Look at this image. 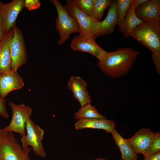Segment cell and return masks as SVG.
<instances>
[{
	"instance_id": "10",
	"label": "cell",
	"mask_w": 160,
	"mask_h": 160,
	"mask_svg": "<svg viewBox=\"0 0 160 160\" xmlns=\"http://www.w3.org/2000/svg\"><path fill=\"white\" fill-rule=\"evenodd\" d=\"M24 0H13L7 4L1 3L0 13L4 33L12 29L16 19L24 7Z\"/></svg>"
},
{
	"instance_id": "21",
	"label": "cell",
	"mask_w": 160,
	"mask_h": 160,
	"mask_svg": "<svg viewBox=\"0 0 160 160\" xmlns=\"http://www.w3.org/2000/svg\"><path fill=\"white\" fill-rule=\"evenodd\" d=\"M112 1L110 0H94L91 17L94 21H100L105 10Z\"/></svg>"
},
{
	"instance_id": "13",
	"label": "cell",
	"mask_w": 160,
	"mask_h": 160,
	"mask_svg": "<svg viewBox=\"0 0 160 160\" xmlns=\"http://www.w3.org/2000/svg\"><path fill=\"white\" fill-rule=\"evenodd\" d=\"M24 85L22 77L12 69L0 73V95L3 98L12 91L21 89Z\"/></svg>"
},
{
	"instance_id": "23",
	"label": "cell",
	"mask_w": 160,
	"mask_h": 160,
	"mask_svg": "<svg viewBox=\"0 0 160 160\" xmlns=\"http://www.w3.org/2000/svg\"><path fill=\"white\" fill-rule=\"evenodd\" d=\"M160 150V133H154L151 142L147 149L144 156V158L155 153Z\"/></svg>"
},
{
	"instance_id": "12",
	"label": "cell",
	"mask_w": 160,
	"mask_h": 160,
	"mask_svg": "<svg viewBox=\"0 0 160 160\" xmlns=\"http://www.w3.org/2000/svg\"><path fill=\"white\" fill-rule=\"evenodd\" d=\"M118 23L116 0L112 1L109 6L107 15L105 19L95 21L93 32L95 37L104 36L114 32L115 26Z\"/></svg>"
},
{
	"instance_id": "9",
	"label": "cell",
	"mask_w": 160,
	"mask_h": 160,
	"mask_svg": "<svg viewBox=\"0 0 160 160\" xmlns=\"http://www.w3.org/2000/svg\"><path fill=\"white\" fill-rule=\"evenodd\" d=\"M64 7L68 14L77 21L80 28L79 35L82 37H92L95 39L93 32L95 21L92 17L80 10L72 0H67Z\"/></svg>"
},
{
	"instance_id": "28",
	"label": "cell",
	"mask_w": 160,
	"mask_h": 160,
	"mask_svg": "<svg viewBox=\"0 0 160 160\" xmlns=\"http://www.w3.org/2000/svg\"><path fill=\"white\" fill-rule=\"evenodd\" d=\"M144 160H160V151L145 157Z\"/></svg>"
},
{
	"instance_id": "3",
	"label": "cell",
	"mask_w": 160,
	"mask_h": 160,
	"mask_svg": "<svg viewBox=\"0 0 160 160\" xmlns=\"http://www.w3.org/2000/svg\"><path fill=\"white\" fill-rule=\"evenodd\" d=\"M49 1L55 5L57 10L58 17L56 19V28L60 34L58 45L63 44L69 38L72 33H79L80 28L76 19L71 17L65 8L57 0Z\"/></svg>"
},
{
	"instance_id": "25",
	"label": "cell",
	"mask_w": 160,
	"mask_h": 160,
	"mask_svg": "<svg viewBox=\"0 0 160 160\" xmlns=\"http://www.w3.org/2000/svg\"><path fill=\"white\" fill-rule=\"evenodd\" d=\"M41 5V3L39 0H25L24 7L30 11L38 9Z\"/></svg>"
},
{
	"instance_id": "4",
	"label": "cell",
	"mask_w": 160,
	"mask_h": 160,
	"mask_svg": "<svg viewBox=\"0 0 160 160\" xmlns=\"http://www.w3.org/2000/svg\"><path fill=\"white\" fill-rule=\"evenodd\" d=\"M130 37L144 45L152 54H160V29L143 23L136 27Z\"/></svg>"
},
{
	"instance_id": "5",
	"label": "cell",
	"mask_w": 160,
	"mask_h": 160,
	"mask_svg": "<svg viewBox=\"0 0 160 160\" xmlns=\"http://www.w3.org/2000/svg\"><path fill=\"white\" fill-rule=\"evenodd\" d=\"M12 111V119L9 124L3 128L7 132L18 133L23 137L26 135L25 123L31 119L33 109L24 103L17 104L12 102L9 103Z\"/></svg>"
},
{
	"instance_id": "30",
	"label": "cell",
	"mask_w": 160,
	"mask_h": 160,
	"mask_svg": "<svg viewBox=\"0 0 160 160\" xmlns=\"http://www.w3.org/2000/svg\"><path fill=\"white\" fill-rule=\"evenodd\" d=\"M147 0H134L133 2L135 8L136 9L137 7L141 4L143 3Z\"/></svg>"
},
{
	"instance_id": "22",
	"label": "cell",
	"mask_w": 160,
	"mask_h": 160,
	"mask_svg": "<svg viewBox=\"0 0 160 160\" xmlns=\"http://www.w3.org/2000/svg\"><path fill=\"white\" fill-rule=\"evenodd\" d=\"M134 0H116L118 23L124 18Z\"/></svg>"
},
{
	"instance_id": "27",
	"label": "cell",
	"mask_w": 160,
	"mask_h": 160,
	"mask_svg": "<svg viewBox=\"0 0 160 160\" xmlns=\"http://www.w3.org/2000/svg\"><path fill=\"white\" fill-rule=\"evenodd\" d=\"M152 57L157 72L159 74L160 73V54H152Z\"/></svg>"
},
{
	"instance_id": "31",
	"label": "cell",
	"mask_w": 160,
	"mask_h": 160,
	"mask_svg": "<svg viewBox=\"0 0 160 160\" xmlns=\"http://www.w3.org/2000/svg\"><path fill=\"white\" fill-rule=\"evenodd\" d=\"M95 160H107L105 159L100 158L96 159Z\"/></svg>"
},
{
	"instance_id": "29",
	"label": "cell",
	"mask_w": 160,
	"mask_h": 160,
	"mask_svg": "<svg viewBox=\"0 0 160 160\" xmlns=\"http://www.w3.org/2000/svg\"><path fill=\"white\" fill-rule=\"evenodd\" d=\"M4 34L2 26V18L0 13V42Z\"/></svg>"
},
{
	"instance_id": "14",
	"label": "cell",
	"mask_w": 160,
	"mask_h": 160,
	"mask_svg": "<svg viewBox=\"0 0 160 160\" xmlns=\"http://www.w3.org/2000/svg\"><path fill=\"white\" fill-rule=\"evenodd\" d=\"M87 83L79 76H71L68 84V88L79 102L81 107L91 102V98L87 89Z\"/></svg>"
},
{
	"instance_id": "19",
	"label": "cell",
	"mask_w": 160,
	"mask_h": 160,
	"mask_svg": "<svg viewBox=\"0 0 160 160\" xmlns=\"http://www.w3.org/2000/svg\"><path fill=\"white\" fill-rule=\"evenodd\" d=\"M111 133L116 143L120 150L121 159L124 160L137 159V154L135 152L127 139L124 138L115 129L111 131Z\"/></svg>"
},
{
	"instance_id": "17",
	"label": "cell",
	"mask_w": 160,
	"mask_h": 160,
	"mask_svg": "<svg viewBox=\"0 0 160 160\" xmlns=\"http://www.w3.org/2000/svg\"><path fill=\"white\" fill-rule=\"evenodd\" d=\"M133 2L124 18L117 24L119 30L127 38L130 37V34L137 26L143 23L136 14Z\"/></svg>"
},
{
	"instance_id": "1",
	"label": "cell",
	"mask_w": 160,
	"mask_h": 160,
	"mask_svg": "<svg viewBox=\"0 0 160 160\" xmlns=\"http://www.w3.org/2000/svg\"><path fill=\"white\" fill-rule=\"evenodd\" d=\"M139 52L130 47L118 48L107 53L104 58L97 64L107 76L116 79L128 73L133 66Z\"/></svg>"
},
{
	"instance_id": "7",
	"label": "cell",
	"mask_w": 160,
	"mask_h": 160,
	"mask_svg": "<svg viewBox=\"0 0 160 160\" xmlns=\"http://www.w3.org/2000/svg\"><path fill=\"white\" fill-rule=\"evenodd\" d=\"M25 129L27 134L21 137L22 147L25 148L30 146L36 155L45 157L46 154L42 143L44 130L39 125H36L31 119L26 122Z\"/></svg>"
},
{
	"instance_id": "6",
	"label": "cell",
	"mask_w": 160,
	"mask_h": 160,
	"mask_svg": "<svg viewBox=\"0 0 160 160\" xmlns=\"http://www.w3.org/2000/svg\"><path fill=\"white\" fill-rule=\"evenodd\" d=\"M13 29V35L10 43L12 69L17 72L18 69L26 63L27 55L22 31L16 24Z\"/></svg>"
},
{
	"instance_id": "33",
	"label": "cell",
	"mask_w": 160,
	"mask_h": 160,
	"mask_svg": "<svg viewBox=\"0 0 160 160\" xmlns=\"http://www.w3.org/2000/svg\"><path fill=\"white\" fill-rule=\"evenodd\" d=\"M121 160H123V159H121Z\"/></svg>"
},
{
	"instance_id": "11",
	"label": "cell",
	"mask_w": 160,
	"mask_h": 160,
	"mask_svg": "<svg viewBox=\"0 0 160 160\" xmlns=\"http://www.w3.org/2000/svg\"><path fill=\"white\" fill-rule=\"evenodd\" d=\"M74 51L87 52L95 57L98 61L103 60L108 52L102 49L92 37H82L77 35L73 39L71 43Z\"/></svg>"
},
{
	"instance_id": "26",
	"label": "cell",
	"mask_w": 160,
	"mask_h": 160,
	"mask_svg": "<svg viewBox=\"0 0 160 160\" xmlns=\"http://www.w3.org/2000/svg\"><path fill=\"white\" fill-rule=\"evenodd\" d=\"M6 100L0 95V116L4 118H8L9 114L7 110Z\"/></svg>"
},
{
	"instance_id": "32",
	"label": "cell",
	"mask_w": 160,
	"mask_h": 160,
	"mask_svg": "<svg viewBox=\"0 0 160 160\" xmlns=\"http://www.w3.org/2000/svg\"><path fill=\"white\" fill-rule=\"evenodd\" d=\"M1 2L0 1V5L1 4Z\"/></svg>"
},
{
	"instance_id": "16",
	"label": "cell",
	"mask_w": 160,
	"mask_h": 160,
	"mask_svg": "<svg viewBox=\"0 0 160 160\" xmlns=\"http://www.w3.org/2000/svg\"><path fill=\"white\" fill-rule=\"evenodd\" d=\"M13 35L12 28L4 34L0 42V73L7 72L12 69L10 43Z\"/></svg>"
},
{
	"instance_id": "20",
	"label": "cell",
	"mask_w": 160,
	"mask_h": 160,
	"mask_svg": "<svg viewBox=\"0 0 160 160\" xmlns=\"http://www.w3.org/2000/svg\"><path fill=\"white\" fill-rule=\"evenodd\" d=\"M74 117L77 119H105L106 118L98 112L96 108L91 103L81 107L74 114Z\"/></svg>"
},
{
	"instance_id": "18",
	"label": "cell",
	"mask_w": 160,
	"mask_h": 160,
	"mask_svg": "<svg viewBox=\"0 0 160 160\" xmlns=\"http://www.w3.org/2000/svg\"><path fill=\"white\" fill-rule=\"evenodd\" d=\"M114 121L107 120L106 119H79L75 124L76 130L84 128L101 129L107 133H111L115 129Z\"/></svg>"
},
{
	"instance_id": "2",
	"label": "cell",
	"mask_w": 160,
	"mask_h": 160,
	"mask_svg": "<svg viewBox=\"0 0 160 160\" xmlns=\"http://www.w3.org/2000/svg\"><path fill=\"white\" fill-rule=\"evenodd\" d=\"M31 147L23 148L12 132L0 127V160H31Z\"/></svg>"
},
{
	"instance_id": "15",
	"label": "cell",
	"mask_w": 160,
	"mask_h": 160,
	"mask_svg": "<svg viewBox=\"0 0 160 160\" xmlns=\"http://www.w3.org/2000/svg\"><path fill=\"white\" fill-rule=\"evenodd\" d=\"M154 133L148 128H143L127 140L137 154L140 153L144 156Z\"/></svg>"
},
{
	"instance_id": "34",
	"label": "cell",
	"mask_w": 160,
	"mask_h": 160,
	"mask_svg": "<svg viewBox=\"0 0 160 160\" xmlns=\"http://www.w3.org/2000/svg\"><path fill=\"white\" fill-rule=\"evenodd\" d=\"M137 160V159H136V160Z\"/></svg>"
},
{
	"instance_id": "24",
	"label": "cell",
	"mask_w": 160,
	"mask_h": 160,
	"mask_svg": "<svg viewBox=\"0 0 160 160\" xmlns=\"http://www.w3.org/2000/svg\"><path fill=\"white\" fill-rule=\"evenodd\" d=\"M78 8L91 17L94 0H72Z\"/></svg>"
},
{
	"instance_id": "8",
	"label": "cell",
	"mask_w": 160,
	"mask_h": 160,
	"mask_svg": "<svg viewBox=\"0 0 160 160\" xmlns=\"http://www.w3.org/2000/svg\"><path fill=\"white\" fill-rule=\"evenodd\" d=\"M135 12L144 23L160 29L159 0H147L137 7Z\"/></svg>"
}]
</instances>
